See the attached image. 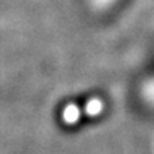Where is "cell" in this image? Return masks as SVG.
Segmentation results:
<instances>
[{
	"label": "cell",
	"mask_w": 154,
	"mask_h": 154,
	"mask_svg": "<svg viewBox=\"0 0 154 154\" xmlns=\"http://www.w3.org/2000/svg\"><path fill=\"white\" fill-rule=\"evenodd\" d=\"M103 111V102L100 99H90L84 103V106L67 103L61 111V120L67 126H75L79 123L82 117H96Z\"/></svg>",
	"instance_id": "6da1fadb"
},
{
	"label": "cell",
	"mask_w": 154,
	"mask_h": 154,
	"mask_svg": "<svg viewBox=\"0 0 154 154\" xmlns=\"http://www.w3.org/2000/svg\"><path fill=\"white\" fill-rule=\"evenodd\" d=\"M93 3H96V5H99V6L105 8V6H108L109 3H112V0H94Z\"/></svg>",
	"instance_id": "7a4b0ae2"
}]
</instances>
